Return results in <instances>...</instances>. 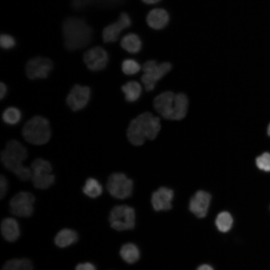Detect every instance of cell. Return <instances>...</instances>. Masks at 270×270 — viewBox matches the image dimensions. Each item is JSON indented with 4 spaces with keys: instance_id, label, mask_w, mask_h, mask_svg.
Returning a JSON list of instances; mask_svg holds the SVG:
<instances>
[{
    "instance_id": "484cf974",
    "label": "cell",
    "mask_w": 270,
    "mask_h": 270,
    "mask_svg": "<svg viewBox=\"0 0 270 270\" xmlns=\"http://www.w3.org/2000/svg\"><path fill=\"white\" fill-rule=\"evenodd\" d=\"M4 270H32L33 264L28 258H13L6 261L4 264Z\"/></svg>"
},
{
    "instance_id": "52a82bcc",
    "label": "cell",
    "mask_w": 270,
    "mask_h": 270,
    "mask_svg": "<svg viewBox=\"0 0 270 270\" xmlns=\"http://www.w3.org/2000/svg\"><path fill=\"white\" fill-rule=\"evenodd\" d=\"M108 220L111 227L116 230H132L135 226V211L127 205L116 206L110 210Z\"/></svg>"
},
{
    "instance_id": "4316f807",
    "label": "cell",
    "mask_w": 270,
    "mask_h": 270,
    "mask_svg": "<svg viewBox=\"0 0 270 270\" xmlns=\"http://www.w3.org/2000/svg\"><path fill=\"white\" fill-rule=\"evenodd\" d=\"M22 118V113L20 109L15 106H10L6 108L2 114L3 122L8 126L18 124Z\"/></svg>"
},
{
    "instance_id": "7c38bea8",
    "label": "cell",
    "mask_w": 270,
    "mask_h": 270,
    "mask_svg": "<svg viewBox=\"0 0 270 270\" xmlns=\"http://www.w3.org/2000/svg\"><path fill=\"white\" fill-rule=\"evenodd\" d=\"M0 160L5 168L12 172L21 181L31 179V168L22 164V161L9 154L4 150L0 153Z\"/></svg>"
},
{
    "instance_id": "d6986e66",
    "label": "cell",
    "mask_w": 270,
    "mask_h": 270,
    "mask_svg": "<svg viewBox=\"0 0 270 270\" xmlns=\"http://www.w3.org/2000/svg\"><path fill=\"white\" fill-rule=\"evenodd\" d=\"M124 0H72L71 6L76 10H81L90 6L113 8L120 4Z\"/></svg>"
},
{
    "instance_id": "2e32d148",
    "label": "cell",
    "mask_w": 270,
    "mask_h": 270,
    "mask_svg": "<svg viewBox=\"0 0 270 270\" xmlns=\"http://www.w3.org/2000/svg\"><path fill=\"white\" fill-rule=\"evenodd\" d=\"M174 196L172 190L165 186L159 188L152 195L151 203L153 208L156 211L170 210Z\"/></svg>"
},
{
    "instance_id": "3957f363",
    "label": "cell",
    "mask_w": 270,
    "mask_h": 270,
    "mask_svg": "<svg viewBox=\"0 0 270 270\" xmlns=\"http://www.w3.org/2000/svg\"><path fill=\"white\" fill-rule=\"evenodd\" d=\"M153 106L162 118L178 120L184 118L187 114L188 100L184 93L175 94L172 91H166L154 98Z\"/></svg>"
},
{
    "instance_id": "ffe728a7",
    "label": "cell",
    "mask_w": 270,
    "mask_h": 270,
    "mask_svg": "<svg viewBox=\"0 0 270 270\" xmlns=\"http://www.w3.org/2000/svg\"><path fill=\"white\" fill-rule=\"evenodd\" d=\"M78 240V232L74 230L66 228L60 230L57 233L54 242L57 246L64 248L75 244Z\"/></svg>"
},
{
    "instance_id": "8992f818",
    "label": "cell",
    "mask_w": 270,
    "mask_h": 270,
    "mask_svg": "<svg viewBox=\"0 0 270 270\" xmlns=\"http://www.w3.org/2000/svg\"><path fill=\"white\" fill-rule=\"evenodd\" d=\"M31 180L34 188L46 190L55 182V176L52 174L51 164L42 158H36L31 164Z\"/></svg>"
},
{
    "instance_id": "9a60e30c",
    "label": "cell",
    "mask_w": 270,
    "mask_h": 270,
    "mask_svg": "<svg viewBox=\"0 0 270 270\" xmlns=\"http://www.w3.org/2000/svg\"><path fill=\"white\" fill-rule=\"evenodd\" d=\"M130 26L129 18L125 15H120L116 21L104 28L102 32L104 42L106 43L115 42L118 39L121 32Z\"/></svg>"
},
{
    "instance_id": "836d02e7",
    "label": "cell",
    "mask_w": 270,
    "mask_h": 270,
    "mask_svg": "<svg viewBox=\"0 0 270 270\" xmlns=\"http://www.w3.org/2000/svg\"><path fill=\"white\" fill-rule=\"evenodd\" d=\"M8 88L7 86L4 82H1L0 84V100L4 98L7 95Z\"/></svg>"
},
{
    "instance_id": "4fadbf2b",
    "label": "cell",
    "mask_w": 270,
    "mask_h": 270,
    "mask_svg": "<svg viewBox=\"0 0 270 270\" xmlns=\"http://www.w3.org/2000/svg\"><path fill=\"white\" fill-rule=\"evenodd\" d=\"M83 60L88 70L98 72L106 66L108 62V55L104 48L96 46L84 52Z\"/></svg>"
},
{
    "instance_id": "30bf717a",
    "label": "cell",
    "mask_w": 270,
    "mask_h": 270,
    "mask_svg": "<svg viewBox=\"0 0 270 270\" xmlns=\"http://www.w3.org/2000/svg\"><path fill=\"white\" fill-rule=\"evenodd\" d=\"M52 61L46 58L37 56L30 59L25 67L26 74L31 80L46 78L53 68Z\"/></svg>"
},
{
    "instance_id": "44dd1931",
    "label": "cell",
    "mask_w": 270,
    "mask_h": 270,
    "mask_svg": "<svg viewBox=\"0 0 270 270\" xmlns=\"http://www.w3.org/2000/svg\"><path fill=\"white\" fill-rule=\"evenodd\" d=\"M120 44L124 50L132 54L138 53L142 46L140 37L137 34L132 32L124 35L120 40Z\"/></svg>"
},
{
    "instance_id": "7a4b0ae2",
    "label": "cell",
    "mask_w": 270,
    "mask_h": 270,
    "mask_svg": "<svg viewBox=\"0 0 270 270\" xmlns=\"http://www.w3.org/2000/svg\"><path fill=\"white\" fill-rule=\"evenodd\" d=\"M161 128L160 118L150 112L139 114L130 122L127 137L134 146L142 145L146 140H153L158 135Z\"/></svg>"
},
{
    "instance_id": "ba28073f",
    "label": "cell",
    "mask_w": 270,
    "mask_h": 270,
    "mask_svg": "<svg viewBox=\"0 0 270 270\" xmlns=\"http://www.w3.org/2000/svg\"><path fill=\"white\" fill-rule=\"evenodd\" d=\"M106 186L112 196L118 199H124L132 194L133 182L124 174L116 172L110 176Z\"/></svg>"
},
{
    "instance_id": "f1b7e54d",
    "label": "cell",
    "mask_w": 270,
    "mask_h": 270,
    "mask_svg": "<svg viewBox=\"0 0 270 270\" xmlns=\"http://www.w3.org/2000/svg\"><path fill=\"white\" fill-rule=\"evenodd\" d=\"M121 68L125 74L132 76L138 73L140 70L141 66L136 60L126 58L122 61Z\"/></svg>"
},
{
    "instance_id": "9c48e42d",
    "label": "cell",
    "mask_w": 270,
    "mask_h": 270,
    "mask_svg": "<svg viewBox=\"0 0 270 270\" xmlns=\"http://www.w3.org/2000/svg\"><path fill=\"white\" fill-rule=\"evenodd\" d=\"M35 200L32 194L26 191L20 192L10 200V212L18 217H30L33 214Z\"/></svg>"
},
{
    "instance_id": "d4e9b609",
    "label": "cell",
    "mask_w": 270,
    "mask_h": 270,
    "mask_svg": "<svg viewBox=\"0 0 270 270\" xmlns=\"http://www.w3.org/2000/svg\"><path fill=\"white\" fill-rule=\"evenodd\" d=\"M82 190L84 194L90 198H96L102 192V186L96 178H89L86 179Z\"/></svg>"
},
{
    "instance_id": "1f68e13d",
    "label": "cell",
    "mask_w": 270,
    "mask_h": 270,
    "mask_svg": "<svg viewBox=\"0 0 270 270\" xmlns=\"http://www.w3.org/2000/svg\"><path fill=\"white\" fill-rule=\"evenodd\" d=\"M8 188V181L6 176L2 174L0 176V198L2 199L7 194Z\"/></svg>"
},
{
    "instance_id": "5b68a950",
    "label": "cell",
    "mask_w": 270,
    "mask_h": 270,
    "mask_svg": "<svg viewBox=\"0 0 270 270\" xmlns=\"http://www.w3.org/2000/svg\"><path fill=\"white\" fill-rule=\"evenodd\" d=\"M172 68V64L167 62L158 64L156 60H150L145 62L142 68L144 74L141 76V81L146 90L148 92L154 90L156 82Z\"/></svg>"
},
{
    "instance_id": "7402d4cb",
    "label": "cell",
    "mask_w": 270,
    "mask_h": 270,
    "mask_svg": "<svg viewBox=\"0 0 270 270\" xmlns=\"http://www.w3.org/2000/svg\"><path fill=\"white\" fill-rule=\"evenodd\" d=\"M121 90L124 94L126 100L130 102L138 100L142 92L140 84L134 80L128 82L122 86Z\"/></svg>"
},
{
    "instance_id": "cb8c5ba5",
    "label": "cell",
    "mask_w": 270,
    "mask_h": 270,
    "mask_svg": "<svg viewBox=\"0 0 270 270\" xmlns=\"http://www.w3.org/2000/svg\"><path fill=\"white\" fill-rule=\"evenodd\" d=\"M120 254L122 259L128 264L136 262L140 258V252L134 244L128 242L122 246Z\"/></svg>"
},
{
    "instance_id": "d6a6232c",
    "label": "cell",
    "mask_w": 270,
    "mask_h": 270,
    "mask_svg": "<svg viewBox=\"0 0 270 270\" xmlns=\"http://www.w3.org/2000/svg\"><path fill=\"white\" fill-rule=\"evenodd\" d=\"M76 270H95L96 269L95 266L90 262L79 263L76 266Z\"/></svg>"
},
{
    "instance_id": "83f0119b",
    "label": "cell",
    "mask_w": 270,
    "mask_h": 270,
    "mask_svg": "<svg viewBox=\"0 0 270 270\" xmlns=\"http://www.w3.org/2000/svg\"><path fill=\"white\" fill-rule=\"evenodd\" d=\"M233 223L232 215L228 212H222L218 214L215 224L218 230L226 232L231 228Z\"/></svg>"
},
{
    "instance_id": "5bb4252c",
    "label": "cell",
    "mask_w": 270,
    "mask_h": 270,
    "mask_svg": "<svg viewBox=\"0 0 270 270\" xmlns=\"http://www.w3.org/2000/svg\"><path fill=\"white\" fill-rule=\"evenodd\" d=\"M212 196L208 192L199 190L191 197L188 204L190 212L198 218H203L208 214Z\"/></svg>"
},
{
    "instance_id": "8d00e7d4",
    "label": "cell",
    "mask_w": 270,
    "mask_h": 270,
    "mask_svg": "<svg viewBox=\"0 0 270 270\" xmlns=\"http://www.w3.org/2000/svg\"><path fill=\"white\" fill-rule=\"evenodd\" d=\"M268 134L269 136H270V124L268 128Z\"/></svg>"
},
{
    "instance_id": "8fae6325",
    "label": "cell",
    "mask_w": 270,
    "mask_h": 270,
    "mask_svg": "<svg viewBox=\"0 0 270 270\" xmlns=\"http://www.w3.org/2000/svg\"><path fill=\"white\" fill-rule=\"evenodd\" d=\"M92 95L90 87L76 84L73 86L66 98V104L74 112L84 108L88 104Z\"/></svg>"
},
{
    "instance_id": "e0dca14e",
    "label": "cell",
    "mask_w": 270,
    "mask_h": 270,
    "mask_svg": "<svg viewBox=\"0 0 270 270\" xmlns=\"http://www.w3.org/2000/svg\"><path fill=\"white\" fill-rule=\"evenodd\" d=\"M170 19V14L165 9L154 8L151 10L147 14L146 22L151 28L161 30L168 26Z\"/></svg>"
},
{
    "instance_id": "d590c367",
    "label": "cell",
    "mask_w": 270,
    "mask_h": 270,
    "mask_svg": "<svg viewBox=\"0 0 270 270\" xmlns=\"http://www.w3.org/2000/svg\"><path fill=\"white\" fill-rule=\"evenodd\" d=\"M142 2L146 4H154L158 3L162 0H140Z\"/></svg>"
},
{
    "instance_id": "6da1fadb",
    "label": "cell",
    "mask_w": 270,
    "mask_h": 270,
    "mask_svg": "<svg viewBox=\"0 0 270 270\" xmlns=\"http://www.w3.org/2000/svg\"><path fill=\"white\" fill-rule=\"evenodd\" d=\"M62 31L65 48L68 50L82 48L92 40L93 30L84 18L68 17L62 24Z\"/></svg>"
},
{
    "instance_id": "4dcf8cb0",
    "label": "cell",
    "mask_w": 270,
    "mask_h": 270,
    "mask_svg": "<svg viewBox=\"0 0 270 270\" xmlns=\"http://www.w3.org/2000/svg\"><path fill=\"white\" fill-rule=\"evenodd\" d=\"M16 40L11 36L7 34H2L0 38V46L5 50L12 48L16 46Z\"/></svg>"
},
{
    "instance_id": "603a6c76",
    "label": "cell",
    "mask_w": 270,
    "mask_h": 270,
    "mask_svg": "<svg viewBox=\"0 0 270 270\" xmlns=\"http://www.w3.org/2000/svg\"><path fill=\"white\" fill-rule=\"evenodd\" d=\"M4 150L10 156L22 162L26 160L28 156L26 148L16 140H9L6 143Z\"/></svg>"
},
{
    "instance_id": "277c9868",
    "label": "cell",
    "mask_w": 270,
    "mask_h": 270,
    "mask_svg": "<svg viewBox=\"0 0 270 270\" xmlns=\"http://www.w3.org/2000/svg\"><path fill=\"white\" fill-rule=\"evenodd\" d=\"M22 135L28 142L34 145L47 143L52 136L48 120L40 116L32 117L24 126Z\"/></svg>"
},
{
    "instance_id": "ac0fdd59",
    "label": "cell",
    "mask_w": 270,
    "mask_h": 270,
    "mask_svg": "<svg viewBox=\"0 0 270 270\" xmlns=\"http://www.w3.org/2000/svg\"><path fill=\"white\" fill-rule=\"evenodd\" d=\"M3 238L8 242H14L20 237V231L18 221L12 218H4L0 224Z\"/></svg>"
},
{
    "instance_id": "e575fe53",
    "label": "cell",
    "mask_w": 270,
    "mask_h": 270,
    "mask_svg": "<svg viewBox=\"0 0 270 270\" xmlns=\"http://www.w3.org/2000/svg\"><path fill=\"white\" fill-rule=\"evenodd\" d=\"M198 270H213V268L210 265L207 264H203L200 266L198 268Z\"/></svg>"
},
{
    "instance_id": "f546056e",
    "label": "cell",
    "mask_w": 270,
    "mask_h": 270,
    "mask_svg": "<svg viewBox=\"0 0 270 270\" xmlns=\"http://www.w3.org/2000/svg\"><path fill=\"white\" fill-rule=\"evenodd\" d=\"M257 167L264 172H270V154L264 152L256 158Z\"/></svg>"
}]
</instances>
